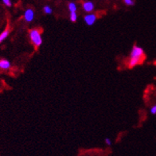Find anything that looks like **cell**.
Returning a JSON list of instances; mask_svg holds the SVG:
<instances>
[{"instance_id":"obj_1","label":"cell","mask_w":156,"mask_h":156,"mask_svg":"<svg viewBox=\"0 0 156 156\" xmlns=\"http://www.w3.org/2000/svg\"><path fill=\"white\" fill-rule=\"evenodd\" d=\"M144 57V51L139 46H135L132 48L130 55V60L128 62V66L130 68L135 67L143 61V58Z\"/></svg>"},{"instance_id":"obj_2","label":"cell","mask_w":156,"mask_h":156,"mask_svg":"<svg viewBox=\"0 0 156 156\" xmlns=\"http://www.w3.org/2000/svg\"><path fill=\"white\" fill-rule=\"evenodd\" d=\"M29 38L36 46H40L42 44V35H41L40 31L38 29H31L30 32H29Z\"/></svg>"},{"instance_id":"obj_3","label":"cell","mask_w":156,"mask_h":156,"mask_svg":"<svg viewBox=\"0 0 156 156\" xmlns=\"http://www.w3.org/2000/svg\"><path fill=\"white\" fill-rule=\"evenodd\" d=\"M96 21V16L94 14H89L84 16V22L88 25H92Z\"/></svg>"},{"instance_id":"obj_4","label":"cell","mask_w":156,"mask_h":156,"mask_svg":"<svg viewBox=\"0 0 156 156\" xmlns=\"http://www.w3.org/2000/svg\"><path fill=\"white\" fill-rule=\"evenodd\" d=\"M24 18L27 22L33 21V19L34 18V11L32 9H27L24 13Z\"/></svg>"},{"instance_id":"obj_5","label":"cell","mask_w":156,"mask_h":156,"mask_svg":"<svg viewBox=\"0 0 156 156\" xmlns=\"http://www.w3.org/2000/svg\"><path fill=\"white\" fill-rule=\"evenodd\" d=\"M83 9L84 11L87 13H91L92 11L94 10V4L91 1H87L84 2L83 3Z\"/></svg>"},{"instance_id":"obj_6","label":"cell","mask_w":156,"mask_h":156,"mask_svg":"<svg viewBox=\"0 0 156 156\" xmlns=\"http://www.w3.org/2000/svg\"><path fill=\"white\" fill-rule=\"evenodd\" d=\"M10 67H11V62L9 61L6 60V59L0 60V69L7 70V69H10Z\"/></svg>"},{"instance_id":"obj_7","label":"cell","mask_w":156,"mask_h":156,"mask_svg":"<svg viewBox=\"0 0 156 156\" xmlns=\"http://www.w3.org/2000/svg\"><path fill=\"white\" fill-rule=\"evenodd\" d=\"M9 33H10V30L7 29L4 30L3 32L0 34V43L3 42L6 38H7V37L9 36Z\"/></svg>"},{"instance_id":"obj_8","label":"cell","mask_w":156,"mask_h":156,"mask_svg":"<svg viewBox=\"0 0 156 156\" xmlns=\"http://www.w3.org/2000/svg\"><path fill=\"white\" fill-rule=\"evenodd\" d=\"M69 10L70 12H76V5L74 3H69Z\"/></svg>"},{"instance_id":"obj_9","label":"cell","mask_w":156,"mask_h":156,"mask_svg":"<svg viewBox=\"0 0 156 156\" xmlns=\"http://www.w3.org/2000/svg\"><path fill=\"white\" fill-rule=\"evenodd\" d=\"M77 19V15L76 12H70V20L73 22H76Z\"/></svg>"},{"instance_id":"obj_10","label":"cell","mask_w":156,"mask_h":156,"mask_svg":"<svg viewBox=\"0 0 156 156\" xmlns=\"http://www.w3.org/2000/svg\"><path fill=\"white\" fill-rule=\"evenodd\" d=\"M43 11L45 12V14H46V15H50L51 13L53 12L52 11V9L50 6H46V7H44L43 8Z\"/></svg>"},{"instance_id":"obj_11","label":"cell","mask_w":156,"mask_h":156,"mask_svg":"<svg viewBox=\"0 0 156 156\" xmlns=\"http://www.w3.org/2000/svg\"><path fill=\"white\" fill-rule=\"evenodd\" d=\"M123 3L126 4L127 6H129V7L133 6L135 4L134 0H123Z\"/></svg>"},{"instance_id":"obj_12","label":"cell","mask_w":156,"mask_h":156,"mask_svg":"<svg viewBox=\"0 0 156 156\" xmlns=\"http://www.w3.org/2000/svg\"><path fill=\"white\" fill-rule=\"evenodd\" d=\"M3 3H4V5H6L7 7H11L12 6V2L11 0H3Z\"/></svg>"},{"instance_id":"obj_13","label":"cell","mask_w":156,"mask_h":156,"mask_svg":"<svg viewBox=\"0 0 156 156\" xmlns=\"http://www.w3.org/2000/svg\"><path fill=\"white\" fill-rule=\"evenodd\" d=\"M151 113L152 115H156V104L153 106L152 108H151Z\"/></svg>"},{"instance_id":"obj_14","label":"cell","mask_w":156,"mask_h":156,"mask_svg":"<svg viewBox=\"0 0 156 156\" xmlns=\"http://www.w3.org/2000/svg\"><path fill=\"white\" fill-rule=\"evenodd\" d=\"M105 143H106V144H107V145H108V146H110L111 144H112V141H111V139L108 138L105 139Z\"/></svg>"}]
</instances>
